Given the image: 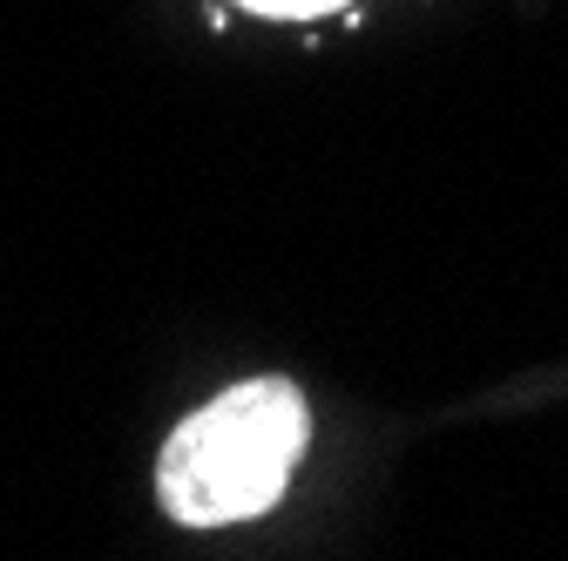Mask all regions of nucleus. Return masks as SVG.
I'll return each mask as SVG.
<instances>
[{"label": "nucleus", "instance_id": "f03ea898", "mask_svg": "<svg viewBox=\"0 0 568 561\" xmlns=\"http://www.w3.org/2000/svg\"><path fill=\"white\" fill-rule=\"evenodd\" d=\"M237 8H257V14H325V8H345V0H237Z\"/></svg>", "mask_w": 568, "mask_h": 561}, {"label": "nucleus", "instance_id": "f257e3e1", "mask_svg": "<svg viewBox=\"0 0 568 561\" xmlns=\"http://www.w3.org/2000/svg\"><path fill=\"white\" fill-rule=\"evenodd\" d=\"M312 434V412L292 379H251L190 412L163 440L156 494L183 528H231L264 514Z\"/></svg>", "mask_w": 568, "mask_h": 561}]
</instances>
